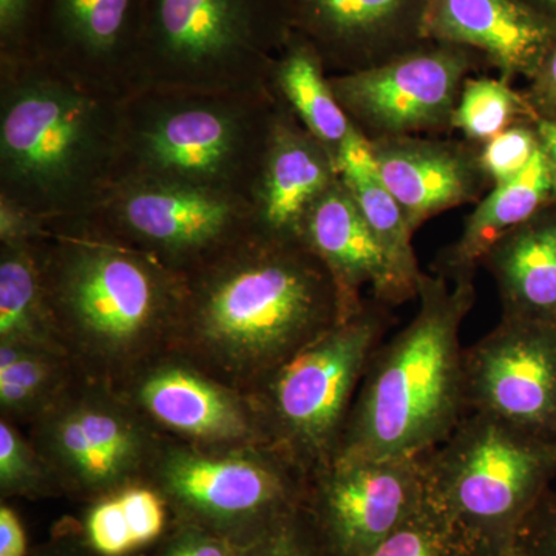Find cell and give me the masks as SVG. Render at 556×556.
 <instances>
[{
	"instance_id": "d6a6232c",
	"label": "cell",
	"mask_w": 556,
	"mask_h": 556,
	"mask_svg": "<svg viewBox=\"0 0 556 556\" xmlns=\"http://www.w3.org/2000/svg\"><path fill=\"white\" fill-rule=\"evenodd\" d=\"M42 0H0V58L35 53Z\"/></svg>"
},
{
	"instance_id": "2e32d148",
	"label": "cell",
	"mask_w": 556,
	"mask_h": 556,
	"mask_svg": "<svg viewBox=\"0 0 556 556\" xmlns=\"http://www.w3.org/2000/svg\"><path fill=\"white\" fill-rule=\"evenodd\" d=\"M142 0H42L35 53L127 97Z\"/></svg>"
},
{
	"instance_id": "74e56055",
	"label": "cell",
	"mask_w": 556,
	"mask_h": 556,
	"mask_svg": "<svg viewBox=\"0 0 556 556\" xmlns=\"http://www.w3.org/2000/svg\"><path fill=\"white\" fill-rule=\"evenodd\" d=\"M46 222L16 204L0 200V243L33 241L42 236Z\"/></svg>"
},
{
	"instance_id": "836d02e7",
	"label": "cell",
	"mask_w": 556,
	"mask_h": 556,
	"mask_svg": "<svg viewBox=\"0 0 556 556\" xmlns=\"http://www.w3.org/2000/svg\"><path fill=\"white\" fill-rule=\"evenodd\" d=\"M511 556H556V490L552 486L519 526Z\"/></svg>"
},
{
	"instance_id": "5b68a950",
	"label": "cell",
	"mask_w": 556,
	"mask_h": 556,
	"mask_svg": "<svg viewBox=\"0 0 556 556\" xmlns=\"http://www.w3.org/2000/svg\"><path fill=\"white\" fill-rule=\"evenodd\" d=\"M277 105L270 84L248 90L131 91L123 101L113 185L164 182L249 203Z\"/></svg>"
},
{
	"instance_id": "7402d4cb",
	"label": "cell",
	"mask_w": 556,
	"mask_h": 556,
	"mask_svg": "<svg viewBox=\"0 0 556 556\" xmlns=\"http://www.w3.org/2000/svg\"><path fill=\"white\" fill-rule=\"evenodd\" d=\"M503 316L556 324V200L497 240L481 262Z\"/></svg>"
},
{
	"instance_id": "5bb4252c",
	"label": "cell",
	"mask_w": 556,
	"mask_h": 556,
	"mask_svg": "<svg viewBox=\"0 0 556 556\" xmlns=\"http://www.w3.org/2000/svg\"><path fill=\"white\" fill-rule=\"evenodd\" d=\"M467 413L556 439V324L504 317L464 350Z\"/></svg>"
},
{
	"instance_id": "484cf974",
	"label": "cell",
	"mask_w": 556,
	"mask_h": 556,
	"mask_svg": "<svg viewBox=\"0 0 556 556\" xmlns=\"http://www.w3.org/2000/svg\"><path fill=\"white\" fill-rule=\"evenodd\" d=\"M0 343L68 357L47 305L33 241L0 243Z\"/></svg>"
},
{
	"instance_id": "8fae6325",
	"label": "cell",
	"mask_w": 556,
	"mask_h": 556,
	"mask_svg": "<svg viewBox=\"0 0 556 556\" xmlns=\"http://www.w3.org/2000/svg\"><path fill=\"white\" fill-rule=\"evenodd\" d=\"M424 501L422 457L338 456L306 479L299 515L318 556H369Z\"/></svg>"
},
{
	"instance_id": "d4e9b609",
	"label": "cell",
	"mask_w": 556,
	"mask_h": 556,
	"mask_svg": "<svg viewBox=\"0 0 556 556\" xmlns=\"http://www.w3.org/2000/svg\"><path fill=\"white\" fill-rule=\"evenodd\" d=\"M339 174L356 200L369 228L387 252L399 276L417 292L422 270L417 266L407 218L380 177L371 144L353 127L340 152Z\"/></svg>"
},
{
	"instance_id": "f1b7e54d",
	"label": "cell",
	"mask_w": 556,
	"mask_h": 556,
	"mask_svg": "<svg viewBox=\"0 0 556 556\" xmlns=\"http://www.w3.org/2000/svg\"><path fill=\"white\" fill-rule=\"evenodd\" d=\"M535 119V112L514 84L500 76H470L453 113L452 129L482 146L514 124Z\"/></svg>"
},
{
	"instance_id": "ffe728a7",
	"label": "cell",
	"mask_w": 556,
	"mask_h": 556,
	"mask_svg": "<svg viewBox=\"0 0 556 556\" xmlns=\"http://www.w3.org/2000/svg\"><path fill=\"white\" fill-rule=\"evenodd\" d=\"M303 240L334 277L346 318L364 308L365 289L387 308L417 298L380 247L342 178L314 206Z\"/></svg>"
},
{
	"instance_id": "f546056e",
	"label": "cell",
	"mask_w": 556,
	"mask_h": 556,
	"mask_svg": "<svg viewBox=\"0 0 556 556\" xmlns=\"http://www.w3.org/2000/svg\"><path fill=\"white\" fill-rule=\"evenodd\" d=\"M56 479L39 455L11 420L0 422V490L3 496L46 495Z\"/></svg>"
},
{
	"instance_id": "603a6c76",
	"label": "cell",
	"mask_w": 556,
	"mask_h": 556,
	"mask_svg": "<svg viewBox=\"0 0 556 556\" xmlns=\"http://www.w3.org/2000/svg\"><path fill=\"white\" fill-rule=\"evenodd\" d=\"M556 200L551 164L543 149L518 177L493 186L468 215L459 239L442 252L437 274L452 278H473L475 270L497 240L527 222Z\"/></svg>"
},
{
	"instance_id": "7bdbcfd3",
	"label": "cell",
	"mask_w": 556,
	"mask_h": 556,
	"mask_svg": "<svg viewBox=\"0 0 556 556\" xmlns=\"http://www.w3.org/2000/svg\"><path fill=\"white\" fill-rule=\"evenodd\" d=\"M39 556H80V552L75 551V548H53V551L46 552V554Z\"/></svg>"
},
{
	"instance_id": "60d3db41",
	"label": "cell",
	"mask_w": 556,
	"mask_h": 556,
	"mask_svg": "<svg viewBox=\"0 0 556 556\" xmlns=\"http://www.w3.org/2000/svg\"><path fill=\"white\" fill-rule=\"evenodd\" d=\"M522 2L556 25V0H522Z\"/></svg>"
},
{
	"instance_id": "1f68e13d",
	"label": "cell",
	"mask_w": 556,
	"mask_h": 556,
	"mask_svg": "<svg viewBox=\"0 0 556 556\" xmlns=\"http://www.w3.org/2000/svg\"><path fill=\"white\" fill-rule=\"evenodd\" d=\"M448 548L444 522L424 501L419 510L369 556H448Z\"/></svg>"
},
{
	"instance_id": "8992f818",
	"label": "cell",
	"mask_w": 556,
	"mask_h": 556,
	"mask_svg": "<svg viewBox=\"0 0 556 556\" xmlns=\"http://www.w3.org/2000/svg\"><path fill=\"white\" fill-rule=\"evenodd\" d=\"M422 457L428 506L450 540L511 556L515 536L556 477V439L467 413Z\"/></svg>"
},
{
	"instance_id": "7a4b0ae2",
	"label": "cell",
	"mask_w": 556,
	"mask_h": 556,
	"mask_svg": "<svg viewBox=\"0 0 556 556\" xmlns=\"http://www.w3.org/2000/svg\"><path fill=\"white\" fill-rule=\"evenodd\" d=\"M33 247L54 328L86 379L126 383L170 350L181 274L87 218L46 222Z\"/></svg>"
},
{
	"instance_id": "9a60e30c",
	"label": "cell",
	"mask_w": 556,
	"mask_h": 556,
	"mask_svg": "<svg viewBox=\"0 0 556 556\" xmlns=\"http://www.w3.org/2000/svg\"><path fill=\"white\" fill-rule=\"evenodd\" d=\"M124 393L142 416L204 448L269 447L247 393L222 382L189 358L161 356L138 369ZM270 448V447H269Z\"/></svg>"
},
{
	"instance_id": "cb8c5ba5",
	"label": "cell",
	"mask_w": 556,
	"mask_h": 556,
	"mask_svg": "<svg viewBox=\"0 0 556 556\" xmlns=\"http://www.w3.org/2000/svg\"><path fill=\"white\" fill-rule=\"evenodd\" d=\"M269 84L338 163L354 126L331 89L320 53L302 33L289 35L270 68Z\"/></svg>"
},
{
	"instance_id": "3957f363",
	"label": "cell",
	"mask_w": 556,
	"mask_h": 556,
	"mask_svg": "<svg viewBox=\"0 0 556 556\" xmlns=\"http://www.w3.org/2000/svg\"><path fill=\"white\" fill-rule=\"evenodd\" d=\"M124 98L40 54L0 58V200L89 215L115 181Z\"/></svg>"
},
{
	"instance_id": "ba28073f",
	"label": "cell",
	"mask_w": 556,
	"mask_h": 556,
	"mask_svg": "<svg viewBox=\"0 0 556 556\" xmlns=\"http://www.w3.org/2000/svg\"><path fill=\"white\" fill-rule=\"evenodd\" d=\"M388 309L368 299L247 393L269 447L305 481L339 455L369 357L390 324Z\"/></svg>"
},
{
	"instance_id": "30bf717a",
	"label": "cell",
	"mask_w": 556,
	"mask_h": 556,
	"mask_svg": "<svg viewBox=\"0 0 556 556\" xmlns=\"http://www.w3.org/2000/svg\"><path fill=\"white\" fill-rule=\"evenodd\" d=\"M87 380L36 419L35 447L58 485L101 500L149 477L161 444L129 399Z\"/></svg>"
},
{
	"instance_id": "f35d334b",
	"label": "cell",
	"mask_w": 556,
	"mask_h": 556,
	"mask_svg": "<svg viewBox=\"0 0 556 556\" xmlns=\"http://www.w3.org/2000/svg\"><path fill=\"white\" fill-rule=\"evenodd\" d=\"M0 556H27V535L16 511L0 507Z\"/></svg>"
},
{
	"instance_id": "9c48e42d",
	"label": "cell",
	"mask_w": 556,
	"mask_h": 556,
	"mask_svg": "<svg viewBox=\"0 0 556 556\" xmlns=\"http://www.w3.org/2000/svg\"><path fill=\"white\" fill-rule=\"evenodd\" d=\"M179 522L248 548L299 510L305 479L269 447L163 445L149 477Z\"/></svg>"
},
{
	"instance_id": "4316f807",
	"label": "cell",
	"mask_w": 556,
	"mask_h": 556,
	"mask_svg": "<svg viewBox=\"0 0 556 556\" xmlns=\"http://www.w3.org/2000/svg\"><path fill=\"white\" fill-rule=\"evenodd\" d=\"M166 526V501L159 490L139 482L94 503L86 519V540L97 555L127 556L159 540Z\"/></svg>"
},
{
	"instance_id": "8d00e7d4",
	"label": "cell",
	"mask_w": 556,
	"mask_h": 556,
	"mask_svg": "<svg viewBox=\"0 0 556 556\" xmlns=\"http://www.w3.org/2000/svg\"><path fill=\"white\" fill-rule=\"evenodd\" d=\"M521 91L536 118L556 121V43Z\"/></svg>"
},
{
	"instance_id": "e575fe53",
	"label": "cell",
	"mask_w": 556,
	"mask_h": 556,
	"mask_svg": "<svg viewBox=\"0 0 556 556\" xmlns=\"http://www.w3.org/2000/svg\"><path fill=\"white\" fill-rule=\"evenodd\" d=\"M160 556H247V548L203 527L179 522L161 548Z\"/></svg>"
},
{
	"instance_id": "e0dca14e",
	"label": "cell",
	"mask_w": 556,
	"mask_h": 556,
	"mask_svg": "<svg viewBox=\"0 0 556 556\" xmlns=\"http://www.w3.org/2000/svg\"><path fill=\"white\" fill-rule=\"evenodd\" d=\"M277 98L268 148L249 199L252 229L270 239L305 243L309 214L340 178L339 167L287 102Z\"/></svg>"
},
{
	"instance_id": "ac0fdd59",
	"label": "cell",
	"mask_w": 556,
	"mask_h": 556,
	"mask_svg": "<svg viewBox=\"0 0 556 556\" xmlns=\"http://www.w3.org/2000/svg\"><path fill=\"white\" fill-rule=\"evenodd\" d=\"M380 177L416 232L434 215L475 203L493 188L481 163V146L439 135L369 142Z\"/></svg>"
},
{
	"instance_id": "ab89813d",
	"label": "cell",
	"mask_w": 556,
	"mask_h": 556,
	"mask_svg": "<svg viewBox=\"0 0 556 556\" xmlns=\"http://www.w3.org/2000/svg\"><path fill=\"white\" fill-rule=\"evenodd\" d=\"M535 127L541 149L546 153L548 164H551L556 188V121L536 118Z\"/></svg>"
},
{
	"instance_id": "6da1fadb",
	"label": "cell",
	"mask_w": 556,
	"mask_h": 556,
	"mask_svg": "<svg viewBox=\"0 0 556 556\" xmlns=\"http://www.w3.org/2000/svg\"><path fill=\"white\" fill-rule=\"evenodd\" d=\"M182 278L172 348L243 393L346 318L334 277L303 241L251 229Z\"/></svg>"
},
{
	"instance_id": "44dd1931",
	"label": "cell",
	"mask_w": 556,
	"mask_h": 556,
	"mask_svg": "<svg viewBox=\"0 0 556 556\" xmlns=\"http://www.w3.org/2000/svg\"><path fill=\"white\" fill-rule=\"evenodd\" d=\"M294 30L314 43L329 75L382 64L378 50L426 0H288ZM420 30V28H419Z\"/></svg>"
},
{
	"instance_id": "83f0119b",
	"label": "cell",
	"mask_w": 556,
	"mask_h": 556,
	"mask_svg": "<svg viewBox=\"0 0 556 556\" xmlns=\"http://www.w3.org/2000/svg\"><path fill=\"white\" fill-rule=\"evenodd\" d=\"M68 357L0 343V408L3 419H38L70 386Z\"/></svg>"
},
{
	"instance_id": "277c9868",
	"label": "cell",
	"mask_w": 556,
	"mask_h": 556,
	"mask_svg": "<svg viewBox=\"0 0 556 556\" xmlns=\"http://www.w3.org/2000/svg\"><path fill=\"white\" fill-rule=\"evenodd\" d=\"M417 299L413 320L369 357L338 456H422L467 415L459 331L477 299L473 278L422 274Z\"/></svg>"
},
{
	"instance_id": "7c38bea8",
	"label": "cell",
	"mask_w": 556,
	"mask_h": 556,
	"mask_svg": "<svg viewBox=\"0 0 556 556\" xmlns=\"http://www.w3.org/2000/svg\"><path fill=\"white\" fill-rule=\"evenodd\" d=\"M80 218L181 276L252 229L248 201L164 182H115Z\"/></svg>"
},
{
	"instance_id": "d590c367",
	"label": "cell",
	"mask_w": 556,
	"mask_h": 556,
	"mask_svg": "<svg viewBox=\"0 0 556 556\" xmlns=\"http://www.w3.org/2000/svg\"><path fill=\"white\" fill-rule=\"evenodd\" d=\"M247 556H318L299 510L247 548Z\"/></svg>"
},
{
	"instance_id": "4fadbf2b",
	"label": "cell",
	"mask_w": 556,
	"mask_h": 556,
	"mask_svg": "<svg viewBox=\"0 0 556 556\" xmlns=\"http://www.w3.org/2000/svg\"><path fill=\"white\" fill-rule=\"evenodd\" d=\"M475 70L468 49L437 42L375 67L329 75V84L348 119L372 142L453 131V113Z\"/></svg>"
},
{
	"instance_id": "b9f144b4",
	"label": "cell",
	"mask_w": 556,
	"mask_h": 556,
	"mask_svg": "<svg viewBox=\"0 0 556 556\" xmlns=\"http://www.w3.org/2000/svg\"><path fill=\"white\" fill-rule=\"evenodd\" d=\"M448 556H503L492 554V552L484 551V548L466 546V544L453 543L450 540Z\"/></svg>"
},
{
	"instance_id": "52a82bcc",
	"label": "cell",
	"mask_w": 556,
	"mask_h": 556,
	"mask_svg": "<svg viewBox=\"0 0 556 556\" xmlns=\"http://www.w3.org/2000/svg\"><path fill=\"white\" fill-rule=\"evenodd\" d=\"M292 31L288 0H142L130 93L266 86Z\"/></svg>"
},
{
	"instance_id": "d6986e66",
	"label": "cell",
	"mask_w": 556,
	"mask_h": 556,
	"mask_svg": "<svg viewBox=\"0 0 556 556\" xmlns=\"http://www.w3.org/2000/svg\"><path fill=\"white\" fill-rule=\"evenodd\" d=\"M420 38L477 50L515 84L535 76L556 43V25L522 0H426Z\"/></svg>"
},
{
	"instance_id": "4dcf8cb0",
	"label": "cell",
	"mask_w": 556,
	"mask_h": 556,
	"mask_svg": "<svg viewBox=\"0 0 556 556\" xmlns=\"http://www.w3.org/2000/svg\"><path fill=\"white\" fill-rule=\"evenodd\" d=\"M540 150L535 121H522L481 146V163L492 186L518 177Z\"/></svg>"
}]
</instances>
